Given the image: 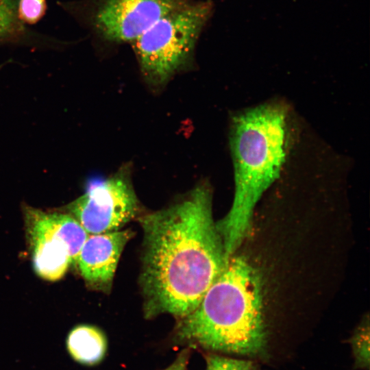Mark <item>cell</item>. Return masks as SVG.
<instances>
[{
	"instance_id": "9",
	"label": "cell",
	"mask_w": 370,
	"mask_h": 370,
	"mask_svg": "<svg viewBox=\"0 0 370 370\" xmlns=\"http://www.w3.org/2000/svg\"><path fill=\"white\" fill-rule=\"evenodd\" d=\"M66 347L77 362L92 365L100 362L107 349V339L98 328L82 324L75 326L66 338Z\"/></svg>"
},
{
	"instance_id": "10",
	"label": "cell",
	"mask_w": 370,
	"mask_h": 370,
	"mask_svg": "<svg viewBox=\"0 0 370 370\" xmlns=\"http://www.w3.org/2000/svg\"><path fill=\"white\" fill-rule=\"evenodd\" d=\"M18 0H0V44L25 42L31 32L17 16Z\"/></svg>"
},
{
	"instance_id": "1",
	"label": "cell",
	"mask_w": 370,
	"mask_h": 370,
	"mask_svg": "<svg viewBox=\"0 0 370 370\" xmlns=\"http://www.w3.org/2000/svg\"><path fill=\"white\" fill-rule=\"evenodd\" d=\"M139 221L145 316L182 318L197 307L229 259L213 219L210 188L201 184Z\"/></svg>"
},
{
	"instance_id": "2",
	"label": "cell",
	"mask_w": 370,
	"mask_h": 370,
	"mask_svg": "<svg viewBox=\"0 0 370 370\" xmlns=\"http://www.w3.org/2000/svg\"><path fill=\"white\" fill-rule=\"evenodd\" d=\"M175 340L212 352L269 357L260 279L247 260L229 258L197 307L178 319Z\"/></svg>"
},
{
	"instance_id": "6",
	"label": "cell",
	"mask_w": 370,
	"mask_h": 370,
	"mask_svg": "<svg viewBox=\"0 0 370 370\" xmlns=\"http://www.w3.org/2000/svg\"><path fill=\"white\" fill-rule=\"evenodd\" d=\"M88 234L121 230L140 212L129 170L107 177L90 178L82 195L67 206Z\"/></svg>"
},
{
	"instance_id": "8",
	"label": "cell",
	"mask_w": 370,
	"mask_h": 370,
	"mask_svg": "<svg viewBox=\"0 0 370 370\" xmlns=\"http://www.w3.org/2000/svg\"><path fill=\"white\" fill-rule=\"evenodd\" d=\"M133 234L130 230L88 234L75 263L88 285L99 290L111 286L121 255Z\"/></svg>"
},
{
	"instance_id": "14",
	"label": "cell",
	"mask_w": 370,
	"mask_h": 370,
	"mask_svg": "<svg viewBox=\"0 0 370 370\" xmlns=\"http://www.w3.org/2000/svg\"><path fill=\"white\" fill-rule=\"evenodd\" d=\"M190 351L188 348L182 350L175 360L164 370H186Z\"/></svg>"
},
{
	"instance_id": "5",
	"label": "cell",
	"mask_w": 370,
	"mask_h": 370,
	"mask_svg": "<svg viewBox=\"0 0 370 370\" xmlns=\"http://www.w3.org/2000/svg\"><path fill=\"white\" fill-rule=\"evenodd\" d=\"M24 215L35 272L45 280H60L75 263L88 233L69 213L27 206Z\"/></svg>"
},
{
	"instance_id": "11",
	"label": "cell",
	"mask_w": 370,
	"mask_h": 370,
	"mask_svg": "<svg viewBox=\"0 0 370 370\" xmlns=\"http://www.w3.org/2000/svg\"><path fill=\"white\" fill-rule=\"evenodd\" d=\"M369 318H367L356 328L349 340L354 357V367L356 369H369Z\"/></svg>"
},
{
	"instance_id": "4",
	"label": "cell",
	"mask_w": 370,
	"mask_h": 370,
	"mask_svg": "<svg viewBox=\"0 0 370 370\" xmlns=\"http://www.w3.org/2000/svg\"><path fill=\"white\" fill-rule=\"evenodd\" d=\"M210 12L206 3L184 4L132 42L147 82L162 86L187 62Z\"/></svg>"
},
{
	"instance_id": "13",
	"label": "cell",
	"mask_w": 370,
	"mask_h": 370,
	"mask_svg": "<svg viewBox=\"0 0 370 370\" xmlns=\"http://www.w3.org/2000/svg\"><path fill=\"white\" fill-rule=\"evenodd\" d=\"M47 11L46 0H18L17 16L24 25H34Z\"/></svg>"
},
{
	"instance_id": "3",
	"label": "cell",
	"mask_w": 370,
	"mask_h": 370,
	"mask_svg": "<svg viewBox=\"0 0 370 370\" xmlns=\"http://www.w3.org/2000/svg\"><path fill=\"white\" fill-rule=\"evenodd\" d=\"M286 110L278 104L258 106L233 118L234 197L227 214L216 222L227 258L249 233L257 202L280 176L286 156Z\"/></svg>"
},
{
	"instance_id": "7",
	"label": "cell",
	"mask_w": 370,
	"mask_h": 370,
	"mask_svg": "<svg viewBox=\"0 0 370 370\" xmlns=\"http://www.w3.org/2000/svg\"><path fill=\"white\" fill-rule=\"evenodd\" d=\"M184 0H103L93 15V25L105 39L134 42Z\"/></svg>"
},
{
	"instance_id": "15",
	"label": "cell",
	"mask_w": 370,
	"mask_h": 370,
	"mask_svg": "<svg viewBox=\"0 0 370 370\" xmlns=\"http://www.w3.org/2000/svg\"><path fill=\"white\" fill-rule=\"evenodd\" d=\"M0 68H1V66H0Z\"/></svg>"
},
{
	"instance_id": "12",
	"label": "cell",
	"mask_w": 370,
	"mask_h": 370,
	"mask_svg": "<svg viewBox=\"0 0 370 370\" xmlns=\"http://www.w3.org/2000/svg\"><path fill=\"white\" fill-rule=\"evenodd\" d=\"M206 370H258L249 360L226 357L214 352L206 356Z\"/></svg>"
}]
</instances>
